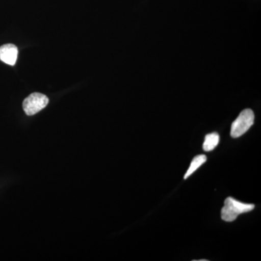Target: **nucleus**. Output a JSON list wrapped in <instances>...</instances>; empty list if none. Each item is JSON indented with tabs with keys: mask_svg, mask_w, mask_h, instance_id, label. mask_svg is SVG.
<instances>
[{
	"mask_svg": "<svg viewBox=\"0 0 261 261\" xmlns=\"http://www.w3.org/2000/svg\"><path fill=\"white\" fill-rule=\"evenodd\" d=\"M255 208L252 204L243 203L229 197L224 201V206L221 209V219L226 222H232L240 214L250 212Z\"/></svg>",
	"mask_w": 261,
	"mask_h": 261,
	"instance_id": "nucleus-1",
	"label": "nucleus"
},
{
	"mask_svg": "<svg viewBox=\"0 0 261 261\" xmlns=\"http://www.w3.org/2000/svg\"><path fill=\"white\" fill-rule=\"evenodd\" d=\"M254 113L252 110L245 109L240 113L238 118L233 122L231 128V136L233 138H238L250 129L254 123Z\"/></svg>",
	"mask_w": 261,
	"mask_h": 261,
	"instance_id": "nucleus-2",
	"label": "nucleus"
},
{
	"mask_svg": "<svg viewBox=\"0 0 261 261\" xmlns=\"http://www.w3.org/2000/svg\"><path fill=\"white\" fill-rule=\"evenodd\" d=\"M49 103L47 96L41 93H33L24 99L23 108L24 112L28 116L37 114L44 109Z\"/></svg>",
	"mask_w": 261,
	"mask_h": 261,
	"instance_id": "nucleus-3",
	"label": "nucleus"
},
{
	"mask_svg": "<svg viewBox=\"0 0 261 261\" xmlns=\"http://www.w3.org/2000/svg\"><path fill=\"white\" fill-rule=\"evenodd\" d=\"M18 48L14 44H5L0 47V60L6 64L14 65L18 58Z\"/></svg>",
	"mask_w": 261,
	"mask_h": 261,
	"instance_id": "nucleus-4",
	"label": "nucleus"
},
{
	"mask_svg": "<svg viewBox=\"0 0 261 261\" xmlns=\"http://www.w3.org/2000/svg\"><path fill=\"white\" fill-rule=\"evenodd\" d=\"M206 161H207V157H206L205 154H200V155H197L194 158L191 164H190V168L187 170L186 174L185 175V179L190 177L192 173L197 171L202 164L206 162Z\"/></svg>",
	"mask_w": 261,
	"mask_h": 261,
	"instance_id": "nucleus-5",
	"label": "nucleus"
},
{
	"mask_svg": "<svg viewBox=\"0 0 261 261\" xmlns=\"http://www.w3.org/2000/svg\"><path fill=\"white\" fill-rule=\"evenodd\" d=\"M219 143V135L217 133L209 134L205 136L203 143V149L206 152H211L216 148Z\"/></svg>",
	"mask_w": 261,
	"mask_h": 261,
	"instance_id": "nucleus-6",
	"label": "nucleus"
}]
</instances>
